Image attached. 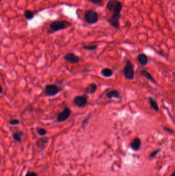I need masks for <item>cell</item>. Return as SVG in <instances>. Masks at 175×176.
Instances as JSON below:
<instances>
[{"label": "cell", "instance_id": "obj_25", "mask_svg": "<svg viewBox=\"0 0 175 176\" xmlns=\"http://www.w3.org/2000/svg\"><path fill=\"white\" fill-rule=\"evenodd\" d=\"M163 129H164V130H165L166 131L168 132V133H169V134H174V131L172 129H171V128L165 126V127H163Z\"/></svg>", "mask_w": 175, "mask_h": 176}, {"label": "cell", "instance_id": "obj_15", "mask_svg": "<svg viewBox=\"0 0 175 176\" xmlns=\"http://www.w3.org/2000/svg\"><path fill=\"white\" fill-rule=\"evenodd\" d=\"M106 97L109 99H111L112 98H116V99H120L121 98V95L119 91L116 90H113L111 91H109L106 94Z\"/></svg>", "mask_w": 175, "mask_h": 176}, {"label": "cell", "instance_id": "obj_1", "mask_svg": "<svg viewBox=\"0 0 175 176\" xmlns=\"http://www.w3.org/2000/svg\"><path fill=\"white\" fill-rule=\"evenodd\" d=\"M72 25V23L66 20H57L52 21L49 24V28L47 33L49 34L55 33L61 30L66 29Z\"/></svg>", "mask_w": 175, "mask_h": 176}, {"label": "cell", "instance_id": "obj_12", "mask_svg": "<svg viewBox=\"0 0 175 176\" xmlns=\"http://www.w3.org/2000/svg\"><path fill=\"white\" fill-rule=\"evenodd\" d=\"M141 144V141L139 137H136L131 143V148L135 151L139 150Z\"/></svg>", "mask_w": 175, "mask_h": 176}, {"label": "cell", "instance_id": "obj_5", "mask_svg": "<svg viewBox=\"0 0 175 176\" xmlns=\"http://www.w3.org/2000/svg\"><path fill=\"white\" fill-rule=\"evenodd\" d=\"M61 91V89L55 84L47 85L45 87V93L46 96L55 97Z\"/></svg>", "mask_w": 175, "mask_h": 176}, {"label": "cell", "instance_id": "obj_29", "mask_svg": "<svg viewBox=\"0 0 175 176\" xmlns=\"http://www.w3.org/2000/svg\"><path fill=\"white\" fill-rule=\"evenodd\" d=\"M171 176H175V172H174Z\"/></svg>", "mask_w": 175, "mask_h": 176}, {"label": "cell", "instance_id": "obj_28", "mask_svg": "<svg viewBox=\"0 0 175 176\" xmlns=\"http://www.w3.org/2000/svg\"><path fill=\"white\" fill-rule=\"evenodd\" d=\"M2 92H3V88L2 87H1V91H0V93H2Z\"/></svg>", "mask_w": 175, "mask_h": 176}, {"label": "cell", "instance_id": "obj_11", "mask_svg": "<svg viewBox=\"0 0 175 176\" xmlns=\"http://www.w3.org/2000/svg\"><path fill=\"white\" fill-rule=\"evenodd\" d=\"M48 139L47 137H40L37 140L36 144L37 146L39 148L43 149L46 146V145L48 143Z\"/></svg>", "mask_w": 175, "mask_h": 176}, {"label": "cell", "instance_id": "obj_10", "mask_svg": "<svg viewBox=\"0 0 175 176\" xmlns=\"http://www.w3.org/2000/svg\"><path fill=\"white\" fill-rule=\"evenodd\" d=\"M45 9V8H43L42 9H41L40 10L38 11H33L30 10H28V9H26L25 11H24V17L25 18L26 20H31L32 19L35 17V14L38 13L39 11H42L43 10Z\"/></svg>", "mask_w": 175, "mask_h": 176}, {"label": "cell", "instance_id": "obj_8", "mask_svg": "<svg viewBox=\"0 0 175 176\" xmlns=\"http://www.w3.org/2000/svg\"><path fill=\"white\" fill-rule=\"evenodd\" d=\"M74 102L78 107L83 108L86 106L88 100L84 95H78L74 98Z\"/></svg>", "mask_w": 175, "mask_h": 176}, {"label": "cell", "instance_id": "obj_23", "mask_svg": "<svg viewBox=\"0 0 175 176\" xmlns=\"http://www.w3.org/2000/svg\"><path fill=\"white\" fill-rule=\"evenodd\" d=\"M89 119H90V117H89V115L88 117H86L83 120V122L82 123V124H81V125H82V127L83 129H85V128H86L87 125V124H89Z\"/></svg>", "mask_w": 175, "mask_h": 176}, {"label": "cell", "instance_id": "obj_26", "mask_svg": "<svg viewBox=\"0 0 175 176\" xmlns=\"http://www.w3.org/2000/svg\"><path fill=\"white\" fill-rule=\"evenodd\" d=\"M25 176H38L37 174L33 172H28Z\"/></svg>", "mask_w": 175, "mask_h": 176}, {"label": "cell", "instance_id": "obj_27", "mask_svg": "<svg viewBox=\"0 0 175 176\" xmlns=\"http://www.w3.org/2000/svg\"><path fill=\"white\" fill-rule=\"evenodd\" d=\"M160 149H157V150H155L154 151H153V152L151 154V157H155V156H156V155L159 151H160Z\"/></svg>", "mask_w": 175, "mask_h": 176}, {"label": "cell", "instance_id": "obj_24", "mask_svg": "<svg viewBox=\"0 0 175 176\" xmlns=\"http://www.w3.org/2000/svg\"><path fill=\"white\" fill-rule=\"evenodd\" d=\"M9 124L11 125H18L20 124V122L18 119H13L9 121Z\"/></svg>", "mask_w": 175, "mask_h": 176}, {"label": "cell", "instance_id": "obj_22", "mask_svg": "<svg viewBox=\"0 0 175 176\" xmlns=\"http://www.w3.org/2000/svg\"><path fill=\"white\" fill-rule=\"evenodd\" d=\"M89 1L99 6H101L103 5V0H89Z\"/></svg>", "mask_w": 175, "mask_h": 176}, {"label": "cell", "instance_id": "obj_9", "mask_svg": "<svg viewBox=\"0 0 175 176\" xmlns=\"http://www.w3.org/2000/svg\"><path fill=\"white\" fill-rule=\"evenodd\" d=\"M64 59L70 63H77L80 61V57L73 53H69L64 56Z\"/></svg>", "mask_w": 175, "mask_h": 176}, {"label": "cell", "instance_id": "obj_21", "mask_svg": "<svg viewBox=\"0 0 175 176\" xmlns=\"http://www.w3.org/2000/svg\"><path fill=\"white\" fill-rule=\"evenodd\" d=\"M83 48L87 50H95L98 48L97 45H83Z\"/></svg>", "mask_w": 175, "mask_h": 176}, {"label": "cell", "instance_id": "obj_7", "mask_svg": "<svg viewBox=\"0 0 175 176\" xmlns=\"http://www.w3.org/2000/svg\"><path fill=\"white\" fill-rule=\"evenodd\" d=\"M72 114V110L68 107H65L63 111L59 113L57 117V121L58 123L64 122L67 120Z\"/></svg>", "mask_w": 175, "mask_h": 176}, {"label": "cell", "instance_id": "obj_19", "mask_svg": "<svg viewBox=\"0 0 175 176\" xmlns=\"http://www.w3.org/2000/svg\"><path fill=\"white\" fill-rule=\"evenodd\" d=\"M101 74L102 76H103L105 77H109L112 76L113 71L109 68H105L101 71Z\"/></svg>", "mask_w": 175, "mask_h": 176}, {"label": "cell", "instance_id": "obj_13", "mask_svg": "<svg viewBox=\"0 0 175 176\" xmlns=\"http://www.w3.org/2000/svg\"><path fill=\"white\" fill-rule=\"evenodd\" d=\"M98 89V86L95 83H91L89 85L85 90V93L93 94L96 92Z\"/></svg>", "mask_w": 175, "mask_h": 176}, {"label": "cell", "instance_id": "obj_20", "mask_svg": "<svg viewBox=\"0 0 175 176\" xmlns=\"http://www.w3.org/2000/svg\"><path fill=\"white\" fill-rule=\"evenodd\" d=\"M36 130H37L38 134L41 136H44V135H46L47 133V131L45 129L41 128V127H37L36 128Z\"/></svg>", "mask_w": 175, "mask_h": 176}, {"label": "cell", "instance_id": "obj_2", "mask_svg": "<svg viewBox=\"0 0 175 176\" xmlns=\"http://www.w3.org/2000/svg\"><path fill=\"white\" fill-rule=\"evenodd\" d=\"M84 18L88 24H96L99 21L98 13L93 10H87L85 11Z\"/></svg>", "mask_w": 175, "mask_h": 176}, {"label": "cell", "instance_id": "obj_4", "mask_svg": "<svg viewBox=\"0 0 175 176\" xmlns=\"http://www.w3.org/2000/svg\"><path fill=\"white\" fill-rule=\"evenodd\" d=\"M122 4L117 0H111L107 4V8L113 13H121L122 9Z\"/></svg>", "mask_w": 175, "mask_h": 176}, {"label": "cell", "instance_id": "obj_3", "mask_svg": "<svg viewBox=\"0 0 175 176\" xmlns=\"http://www.w3.org/2000/svg\"><path fill=\"white\" fill-rule=\"evenodd\" d=\"M126 64L124 68V76L127 80H133L135 76V71L133 65L129 60L126 61Z\"/></svg>", "mask_w": 175, "mask_h": 176}, {"label": "cell", "instance_id": "obj_6", "mask_svg": "<svg viewBox=\"0 0 175 176\" xmlns=\"http://www.w3.org/2000/svg\"><path fill=\"white\" fill-rule=\"evenodd\" d=\"M120 18L121 13H113L111 18L107 19V22L113 27L119 30L120 28Z\"/></svg>", "mask_w": 175, "mask_h": 176}, {"label": "cell", "instance_id": "obj_17", "mask_svg": "<svg viewBox=\"0 0 175 176\" xmlns=\"http://www.w3.org/2000/svg\"><path fill=\"white\" fill-rule=\"evenodd\" d=\"M149 102L150 106L154 111L158 112L159 110V107L158 103L154 98H153V97H149Z\"/></svg>", "mask_w": 175, "mask_h": 176}, {"label": "cell", "instance_id": "obj_14", "mask_svg": "<svg viewBox=\"0 0 175 176\" xmlns=\"http://www.w3.org/2000/svg\"><path fill=\"white\" fill-rule=\"evenodd\" d=\"M137 59L140 65L142 66H145L148 63V58L147 56L144 54H139L137 57Z\"/></svg>", "mask_w": 175, "mask_h": 176}, {"label": "cell", "instance_id": "obj_18", "mask_svg": "<svg viewBox=\"0 0 175 176\" xmlns=\"http://www.w3.org/2000/svg\"><path fill=\"white\" fill-rule=\"evenodd\" d=\"M24 134V132L22 131H18L13 134V139L18 142H21L22 141V139Z\"/></svg>", "mask_w": 175, "mask_h": 176}, {"label": "cell", "instance_id": "obj_16", "mask_svg": "<svg viewBox=\"0 0 175 176\" xmlns=\"http://www.w3.org/2000/svg\"><path fill=\"white\" fill-rule=\"evenodd\" d=\"M140 74H141L142 76L144 77L145 78H146L147 79L152 82L153 83H155V84L157 83L155 79L154 78V77L152 76L151 74H150L148 72V71L145 70L141 71H140Z\"/></svg>", "mask_w": 175, "mask_h": 176}]
</instances>
